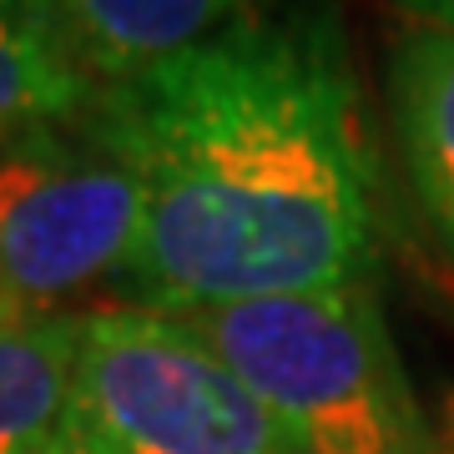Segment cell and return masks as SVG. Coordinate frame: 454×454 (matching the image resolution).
<instances>
[{"instance_id": "277c9868", "label": "cell", "mask_w": 454, "mask_h": 454, "mask_svg": "<svg viewBox=\"0 0 454 454\" xmlns=\"http://www.w3.org/2000/svg\"><path fill=\"white\" fill-rule=\"evenodd\" d=\"M142 177L91 121L35 127L0 146V309L61 303L127 278L142 232Z\"/></svg>"}, {"instance_id": "8992f818", "label": "cell", "mask_w": 454, "mask_h": 454, "mask_svg": "<svg viewBox=\"0 0 454 454\" xmlns=\"http://www.w3.org/2000/svg\"><path fill=\"white\" fill-rule=\"evenodd\" d=\"M101 82L51 0H0V146L35 127L82 121Z\"/></svg>"}, {"instance_id": "3957f363", "label": "cell", "mask_w": 454, "mask_h": 454, "mask_svg": "<svg viewBox=\"0 0 454 454\" xmlns=\"http://www.w3.org/2000/svg\"><path fill=\"white\" fill-rule=\"evenodd\" d=\"M91 454H298L273 409L172 313H76L71 419Z\"/></svg>"}, {"instance_id": "30bf717a", "label": "cell", "mask_w": 454, "mask_h": 454, "mask_svg": "<svg viewBox=\"0 0 454 454\" xmlns=\"http://www.w3.org/2000/svg\"><path fill=\"white\" fill-rule=\"evenodd\" d=\"M31 454H91V450H86L82 439H76L71 429H66V434H56L51 444H41V450H31Z\"/></svg>"}, {"instance_id": "6da1fadb", "label": "cell", "mask_w": 454, "mask_h": 454, "mask_svg": "<svg viewBox=\"0 0 454 454\" xmlns=\"http://www.w3.org/2000/svg\"><path fill=\"white\" fill-rule=\"evenodd\" d=\"M86 121L146 192L127 303L192 313L369 283L373 152L333 11L262 0L106 82Z\"/></svg>"}, {"instance_id": "52a82bcc", "label": "cell", "mask_w": 454, "mask_h": 454, "mask_svg": "<svg viewBox=\"0 0 454 454\" xmlns=\"http://www.w3.org/2000/svg\"><path fill=\"white\" fill-rule=\"evenodd\" d=\"M101 86L227 31L262 0H51Z\"/></svg>"}, {"instance_id": "8fae6325", "label": "cell", "mask_w": 454, "mask_h": 454, "mask_svg": "<svg viewBox=\"0 0 454 454\" xmlns=\"http://www.w3.org/2000/svg\"><path fill=\"white\" fill-rule=\"evenodd\" d=\"M439 450H444V454H454V419H450V434L439 439Z\"/></svg>"}, {"instance_id": "ba28073f", "label": "cell", "mask_w": 454, "mask_h": 454, "mask_svg": "<svg viewBox=\"0 0 454 454\" xmlns=\"http://www.w3.org/2000/svg\"><path fill=\"white\" fill-rule=\"evenodd\" d=\"M76 313L0 309V454H31L71 419Z\"/></svg>"}, {"instance_id": "7a4b0ae2", "label": "cell", "mask_w": 454, "mask_h": 454, "mask_svg": "<svg viewBox=\"0 0 454 454\" xmlns=\"http://www.w3.org/2000/svg\"><path fill=\"white\" fill-rule=\"evenodd\" d=\"M172 318L273 409L298 454H444L369 283Z\"/></svg>"}, {"instance_id": "5b68a950", "label": "cell", "mask_w": 454, "mask_h": 454, "mask_svg": "<svg viewBox=\"0 0 454 454\" xmlns=\"http://www.w3.org/2000/svg\"><path fill=\"white\" fill-rule=\"evenodd\" d=\"M389 116L409 187L454 262V31L404 26L394 35Z\"/></svg>"}, {"instance_id": "9c48e42d", "label": "cell", "mask_w": 454, "mask_h": 454, "mask_svg": "<svg viewBox=\"0 0 454 454\" xmlns=\"http://www.w3.org/2000/svg\"><path fill=\"white\" fill-rule=\"evenodd\" d=\"M409 16V26H434V31H454V0H394Z\"/></svg>"}]
</instances>
